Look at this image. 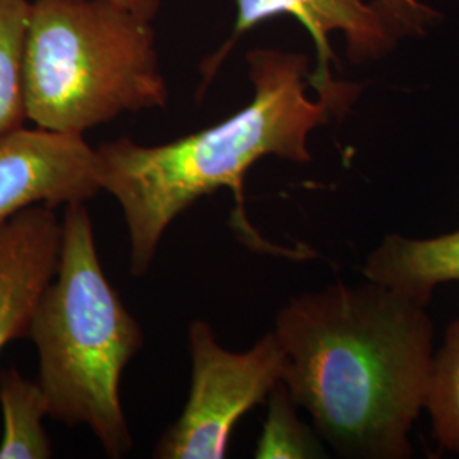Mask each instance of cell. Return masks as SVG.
<instances>
[{"label": "cell", "instance_id": "cell-12", "mask_svg": "<svg viewBox=\"0 0 459 459\" xmlns=\"http://www.w3.org/2000/svg\"><path fill=\"white\" fill-rule=\"evenodd\" d=\"M426 409L436 439L459 455V318L447 327L443 347L434 354Z\"/></svg>", "mask_w": 459, "mask_h": 459}, {"label": "cell", "instance_id": "cell-10", "mask_svg": "<svg viewBox=\"0 0 459 459\" xmlns=\"http://www.w3.org/2000/svg\"><path fill=\"white\" fill-rule=\"evenodd\" d=\"M0 405L4 437L0 459H48L53 447L43 427L48 402L39 383L22 377L16 368L0 373Z\"/></svg>", "mask_w": 459, "mask_h": 459}, {"label": "cell", "instance_id": "cell-13", "mask_svg": "<svg viewBox=\"0 0 459 459\" xmlns=\"http://www.w3.org/2000/svg\"><path fill=\"white\" fill-rule=\"evenodd\" d=\"M296 402L284 381L269 394V415L255 447V458H318V443L296 417Z\"/></svg>", "mask_w": 459, "mask_h": 459}, {"label": "cell", "instance_id": "cell-9", "mask_svg": "<svg viewBox=\"0 0 459 459\" xmlns=\"http://www.w3.org/2000/svg\"><path fill=\"white\" fill-rule=\"evenodd\" d=\"M364 276L430 301L437 284L459 281V230L432 238L386 235L368 255Z\"/></svg>", "mask_w": 459, "mask_h": 459}, {"label": "cell", "instance_id": "cell-8", "mask_svg": "<svg viewBox=\"0 0 459 459\" xmlns=\"http://www.w3.org/2000/svg\"><path fill=\"white\" fill-rule=\"evenodd\" d=\"M53 210L34 204L0 223V351L30 337L36 305L56 276L62 221Z\"/></svg>", "mask_w": 459, "mask_h": 459}, {"label": "cell", "instance_id": "cell-4", "mask_svg": "<svg viewBox=\"0 0 459 459\" xmlns=\"http://www.w3.org/2000/svg\"><path fill=\"white\" fill-rule=\"evenodd\" d=\"M24 100L38 128L82 136L125 113L165 108L152 21L117 0H33Z\"/></svg>", "mask_w": 459, "mask_h": 459}, {"label": "cell", "instance_id": "cell-15", "mask_svg": "<svg viewBox=\"0 0 459 459\" xmlns=\"http://www.w3.org/2000/svg\"><path fill=\"white\" fill-rule=\"evenodd\" d=\"M121 5L128 7L136 16L152 21L160 9V0H117Z\"/></svg>", "mask_w": 459, "mask_h": 459}, {"label": "cell", "instance_id": "cell-14", "mask_svg": "<svg viewBox=\"0 0 459 459\" xmlns=\"http://www.w3.org/2000/svg\"><path fill=\"white\" fill-rule=\"evenodd\" d=\"M400 38L424 36L441 14L419 0H375Z\"/></svg>", "mask_w": 459, "mask_h": 459}, {"label": "cell", "instance_id": "cell-5", "mask_svg": "<svg viewBox=\"0 0 459 459\" xmlns=\"http://www.w3.org/2000/svg\"><path fill=\"white\" fill-rule=\"evenodd\" d=\"M187 335L191 392L181 417L165 430L153 456L225 458L240 417L263 403L284 379L286 356L274 330L247 352L223 349L203 320H195Z\"/></svg>", "mask_w": 459, "mask_h": 459}, {"label": "cell", "instance_id": "cell-3", "mask_svg": "<svg viewBox=\"0 0 459 459\" xmlns=\"http://www.w3.org/2000/svg\"><path fill=\"white\" fill-rule=\"evenodd\" d=\"M30 339L49 417L89 427L109 458L128 455L133 439L119 385L143 330L100 267L83 203L65 206L58 271L36 305Z\"/></svg>", "mask_w": 459, "mask_h": 459}, {"label": "cell", "instance_id": "cell-11", "mask_svg": "<svg viewBox=\"0 0 459 459\" xmlns=\"http://www.w3.org/2000/svg\"><path fill=\"white\" fill-rule=\"evenodd\" d=\"M31 0H0V136L22 126L24 55Z\"/></svg>", "mask_w": 459, "mask_h": 459}, {"label": "cell", "instance_id": "cell-2", "mask_svg": "<svg viewBox=\"0 0 459 459\" xmlns=\"http://www.w3.org/2000/svg\"><path fill=\"white\" fill-rule=\"evenodd\" d=\"M247 65L254 98L221 123L164 145L145 147L123 136L98 148L102 191L117 199L126 220L134 278L147 274L169 225L220 187L233 193L231 229L244 246L295 259L313 255L273 246L252 229L244 203L247 172L264 157L312 162L308 134L349 113L361 87L308 98L310 58L296 51L250 49Z\"/></svg>", "mask_w": 459, "mask_h": 459}, {"label": "cell", "instance_id": "cell-6", "mask_svg": "<svg viewBox=\"0 0 459 459\" xmlns=\"http://www.w3.org/2000/svg\"><path fill=\"white\" fill-rule=\"evenodd\" d=\"M295 17L312 38L316 62L308 75L310 87L322 94H339L356 83L339 82L332 75L335 53L332 33H342L347 58L366 64L385 58L402 39L392 22L373 2L366 0H237V17L227 43L201 64V92L213 81L218 68L244 34L269 19Z\"/></svg>", "mask_w": 459, "mask_h": 459}, {"label": "cell", "instance_id": "cell-1", "mask_svg": "<svg viewBox=\"0 0 459 459\" xmlns=\"http://www.w3.org/2000/svg\"><path fill=\"white\" fill-rule=\"evenodd\" d=\"M429 301L385 284H332L291 298L274 333L284 385L344 458L405 459L434 362Z\"/></svg>", "mask_w": 459, "mask_h": 459}, {"label": "cell", "instance_id": "cell-7", "mask_svg": "<svg viewBox=\"0 0 459 459\" xmlns=\"http://www.w3.org/2000/svg\"><path fill=\"white\" fill-rule=\"evenodd\" d=\"M100 191L98 150L82 134L21 126L0 136V223L34 204L85 203Z\"/></svg>", "mask_w": 459, "mask_h": 459}]
</instances>
